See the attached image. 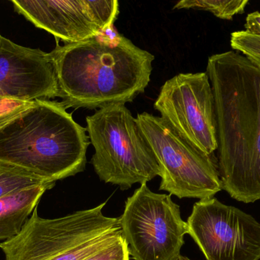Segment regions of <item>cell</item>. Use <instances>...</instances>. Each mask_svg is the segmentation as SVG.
Instances as JSON below:
<instances>
[{
    "label": "cell",
    "mask_w": 260,
    "mask_h": 260,
    "mask_svg": "<svg viewBox=\"0 0 260 260\" xmlns=\"http://www.w3.org/2000/svg\"><path fill=\"white\" fill-rule=\"evenodd\" d=\"M244 27L232 34L231 46L260 68V12L247 15Z\"/></svg>",
    "instance_id": "4fadbf2b"
},
{
    "label": "cell",
    "mask_w": 260,
    "mask_h": 260,
    "mask_svg": "<svg viewBox=\"0 0 260 260\" xmlns=\"http://www.w3.org/2000/svg\"><path fill=\"white\" fill-rule=\"evenodd\" d=\"M86 122L94 148L91 163L101 180L126 190L160 176L155 157L125 104L99 108Z\"/></svg>",
    "instance_id": "5b68a950"
},
{
    "label": "cell",
    "mask_w": 260,
    "mask_h": 260,
    "mask_svg": "<svg viewBox=\"0 0 260 260\" xmlns=\"http://www.w3.org/2000/svg\"><path fill=\"white\" fill-rule=\"evenodd\" d=\"M106 203L54 219L37 209L19 234L0 243L5 260H82L116 239L119 218L104 215Z\"/></svg>",
    "instance_id": "277c9868"
},
{
    "label": "cell",
    "mask_w": 260,
    "mask_h": 260,
    "mask_svg": "<svg viewBox=\"0 0 260 260\" xmlns=\"http://www.w3.org/2000/svg\"><path fill=\"white\" fill-rule=\"evenodd\" d=\"M138 125L160 169V190L179 198H212L222 190L212 155L199 150L161 117L139 114Z\"/></svg>",
    "instance_id": "8992f818"
},
{
    "label": "cell",
    "mask_w": 260,
    "mask_h": 260,
    "mask_svg": "<svg viewBox=\"0 0 260 260\" xmlns=\"http://www.w3.org/2000/svg\"><path fill=\"white\" fill-rule=\"evenodd\" d=\"M248 3V0H182L174 9L208 11L221 19L232 20L235 15L244 13Z\"/></svg>",
    "instance_id": "9a60e30c"
},
{
    "label": "cell",
    "mask_w": 260,
    "mask_h": 260,
    "mask_svg": "<svg viewBox=\"0 0 260 260\" xmlns=\"http://www.w3.org/2000/svg\"><path fill=\"white\" fill-rule=\"evenodd\" d=\"M51 53L66 108L132 102L148 86L154 60L114 25L90 39L57 44Z\"/></svg>",
    "instance_id": "7a4b0ae2"
},
{
    "label": "cell",
    "mask_w": 260,
    "mask_h": 260,
    "mask_svg": "<svg viewBox=\"0 0 260 260\" xmlns=\"http://www.w3.org/2000/svg\"><path fill=\"white\" fill-rule=\"evenodd\" d=\"M55 183L28 188L0 198V241H6L21 232L46 191Z\"/></svg>",
    "instance_id": "7c38bea8"
},
{
    "label": "cell",
    "mask_w": 260,
    "mask_h": 260,
    "mask_svg": "<svg viewBox=\"0 0 260 260\" xmlns=\"http://www.w3.org/2000/svg\"><path fill=\"white\" fill-rule=\"evenodd\" d=\"M186 224L206 260L260 259V223L238 208L200 199Z\"/></svg>",
    "instance_id": "ba28073f"
},
{
    "label": "cell",
    "mask_w": 260,
    "mask_h": 260,
    "mask_svg": "<svg viewBox=\"0 0 260 260\" xmlns=\"http://www.w3.org/2000/svg\"><path fill=\"white\" fill-rule=\"evenodd\" d=\"M47 181L25 169L0 162V198L28 188L50 184Z\"/></svg>",
    "instance_id": "5bb4252c"
},
{
    "label": "cell",
    "mask_w": 260,
    "mask_h": 260,
    "mask_svg": "<svg viewBox=\"0 0 260 260\" xmlns=\"http://www.w3.org/2000/svg\"><path fill=\"white\" fill-rule=\"evenodd\" d=\"M0 93L22 102L60 97L51 52L18 45L0 35Z\"/></svg>",
    "instance_id": "8fae6325"
},
{
    "label": "cell",
    "mask_w": 260,
    "mask_h": 260,
    "mask_svg": "<svg viewBox=\"0 0 260 260\" xmlns=\"http://www.w3.org/2000/svg\"><path fill=\"white\" fill-rule=\"evenodd\" d=\"M15 11L66 44L94 38L114 25L117 0H12Z\"/></svg>",
    "instance_id": "30bf717a"
},
{
    "label": "cell",
    "mask_w": 260,
    "mask_h": 260,
    "mask_svg": "<svg viewBox=\"0 0 260 260\" xmlns=\"http://www.w3.org/2000/svg\"><path fill=\"white\" fill-rule=\"evenodd\" d=\"M154 107L196 148L209 155L217 151L215 99L207 73H180L168 79Z\"/></svg>",
    "instance_id": "9c48e42d"
},
{
    "label": "cell",
    "mask_w": 260,
    "mask_h": 260,
    "mask_svg": "<svg viewBox=\"0 0 260 260\" xmlns=\"http://www.w3.org/2000/svg\"><path fill=\"white\" fill-rule=\"evenodd\" d=\"M86 131L62 102H26L0 119V162L56 183L85 170Z\"/></svg>",
    "instance_id": "3957f363"
},
{
    "label": "cell",
    "mask_w": 260,
    "mask_h": 260,
    "mask_svg": "<svg viewBox=\"0 0 260 260\" xmlns=\"http://www.w3.org/2000/svg\"><path fill=\"white\" fill-rule=\"evenodd\" d=\"M179 258H180V260H191L189 259V258L186 257V256H182V255H180Z\"/></svg>",
    "instance_id": "e0dca14e"
},
{
    "label": "cell",
    "mask_w": 260,
    "mask_h": 260,
    "mask_svg": "<svg viewBox=\"0 0 260 260\" xmlns=\"http://www.w3.org/2000/svg\"><path fill=\"white\" fill-rule=\"evenodd\" d=\"M119 224L134 260H176L188 235L180 206L171 195L151 192L147 183L127 198Z\"/></svg>",
    "instance_id": "52a82bcc"
},
{
    "label": "cell",
    "mask_w": 260,
    "mask_h": 260,
    "mask_svg": "<svg viewBox=\"0 0 260 260\" xmlns=\"http://www.w3.org/2000/svg\"><path fill=\"white\" fill-rule=\"evenodd\" d=\"M206 73L215 99L221 187L244 203L260 200V68L235 51L212 55Z\"/></svg>",
    "instance_id": "6da1fadb"
},
{
    "label": "cell",
    "mask_w": 260,
    "mask_h": 260,
    "mask_svg": "<svg viewBox=\"0 0 260 260\" xmlns=\"http://www.w3.org/2000/svg\"><path fill=\"white\" fill-rule=\"evenodd\" d=\"M82 260H131L128 245L122 232L109 244Z\"/></svg>",
    "instance_id": "2e32d148"
},
{
    "label": "cell",
    "mask_w": 260,
    "mask_h": 260,
    "mask_svg": "<svg viewBox=\"0 0 260 260\" xmlns=\"http://www.w3.org/2000/svg\"><path fill=\"white\" fill-rule=\"evenodd\" d=\"M176 260H180V258H179V257H178V258H177V259H176Z\"/></svg>",
    "instance_id": "d6986e66"
},
{
    "label": "cell",
    "mask_w": 260,
    "mask_h": 260,
    "mask_svg": "<svg viewBox=\"0 0 260 260\" xmlns=\"http://www.w3.org/2000/svg\"><path fill=\"white\" fill-rule=\"evenodd\" d=\"M1 97H3V96H2L1 93H0V98Z\"/></svg>",
    "instance_id": "ac0fdd59"
}]
</instances>
